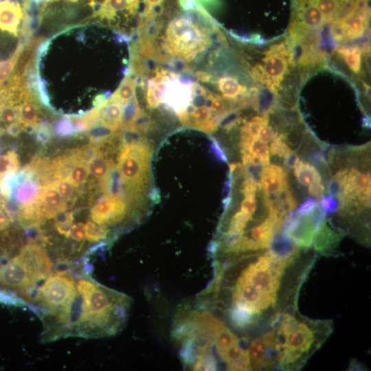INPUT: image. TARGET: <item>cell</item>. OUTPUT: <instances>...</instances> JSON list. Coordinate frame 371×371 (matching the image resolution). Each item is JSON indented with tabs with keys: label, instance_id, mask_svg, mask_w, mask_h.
I'll return each instance as SVG.
<instances>
[{
	"label": "cell",
	"instance_id": "cell-1",
	"mask_svg": "<svg viewBox=\"0 0 371 371\" xmlns=\"http://www.w3.org/2000/svg\"><path fill=\"white\" fill-rule=\"evenodd\" d=\"M317 258L313 248L292 245L214 263L213 278L196 303L248 339L297 308L300 290Z\"/></svg>",
	"mask_w": 371,
	"mask_h": 371
},
{
	"label": "cell",
	"instance_id": "cell-2",
	"mask_svg": "<svg viewBox=\"0 0 371 371\" xmlns=\"http://www.w3.org/2000/svg\"><path fill=\"white\" fill-rule=\"evenodd\" d=\"M163 6L139 16L133 47L142 60L174 70L194 73L207 56L219 31L207 12L200 6L165 17Z\"/></svg>",
	"mask_w": 371,
	"mask_h": 371
},
{
	"label": "cell",
	"instance_id": "cell-3",
	"mask_svg": "<svg viewBox=\"0 0 371 371\" xmlns=\"http://www.w3.org/2000/svg\"><path fill=\"white\" fill-rule=\"evenodd\" d=\"M171 335L186 368L249 370L246 340L219 315L196 302L178 309Z\"/></svg>",
	"mask_w": 371,
	"mask_h": 371
},
{
	"label": "cell",
	"instance_id": "cell-4",
	"mask_svg": "<svg viewBox=\"0 0 371 371\" xmlns=\"http://www.w3.org/2000/svg\"><path fill=\"white\" fill-rule=\"evenodd\" d=\"M333 329V320L309 318L297 308L254 335L256 352L265 370L297 371L322 346Z\"/></svg>",
	"mask_w": 371,
	"mask_h": 371
},
{
	"label": "cell",
	"instance_id": "cell-5",
	"mask_svg": "<svg viewBox=\"0 0 371 371\" xmlns=\"http://www.w3.org/2000/svg\"><path fill=\"white\" fill-rule=\"evenodd\" d=\"M80 296L76 334L87 337L116 335L126 321L132 304L127 295L99 284L91 278H81L76 283Z\"/></svg>",
	"mask_w": 371,
	"mask_h": 371
},
{
	"label": "cell",
	"instance_id": "cell-6",
	"mask_svg": "<svg viewBox=\"0 0 371 371\" xmlns=\"http://www.w3.org/2000/svg\"><path fill=\"white\" fill-rule=\"evenodd\" d=\"M52 267V262L45 250L29 243L19 255L0 267V286L24 291L45 278Z\"/></svg>",
	"mask_w": 371,
	"mask_h": 371
},
{
	"label": "cell",
	"instance_id": "cell-7",
	"mask_svg": "<svg viewBox=\"0 0 371 371\" xmlns=\"http://www.w3.org/2000/svg\"><path fill=\"white\" fill-rule=\"evenodd\" d=\"M152 148L148 140L131 146H122L117 166L124 188L123 198L130 207L140 203L150 181Z\"/></svg>",
	"mask_w": 371,
	"mask_h": 371
},
{
	"label": "cell",
	"instance_id": "cell-8",
	"mask_svg": "<svg viewBox=\"0 0 371 371\" xmlns=\"http://www.w3.org/2000/svg\"><path fill=\"white\" fill-rule=\"evenodd\" d=\"M76 295L73 276L65 271L52 274L38 289L36 300L56 315L58 322L67 324L69 309Z\"/></svg>",
	"mask_w": 371,
	"mask_h": 371
},
{
	"label": "cell",
	"instance_id": "cell-9",
	"mask_svg": "<svg viewBox=\"0 0 371 371\" xmlns=\"http://www.w3.org/2000/svg\"><path fill=\"white\" fill-rule=\"evenodd\" d=\"M139 8L140 0H103L92 19L97 18L115 32L131 38L135 30L130 23L137 18Z\"/></svg>",
	"mask_w": 371,
	"mask_h": 371
},
{
	"label": "cell",
	"instance_id": "cell-10",
	"mask_svg": "<svg viewBox=\"0 0 371 371\" xmlns=\"http://www.w3.org/2000/svg\"><path fill=\"white\" fill-rule=\"evenodd\" d=\"M326 214L319 203L309 212L291 214L283 227V232L299 247L312 248L313 238Z\"/></svg>",
	"mask_w": 371,
	"mask_h": 371
},
{
	"label": "cell",
	"instance_id": "cell-11",
	"mask_svg": "<svg viewBox=\"0 0 371 371\" xmlns=\"http://www.w3.org/2000/svg\"><path fill=\"white\" fill-rule=\"evenodd\" d=\"M91 220L110 227L117 226L126 218L133 223L139 220L134 215L124 198L119 196L105 195L91 208Z\"/></svg>",
	"mask_w": 371,
	"mask_h": 371
},
{
	"label": "cell",
	"instance_id": "cell-12",
	"mask_svg": "<svg viewBox=\"0 0 371 371\" xmlns=\"http://www.w3.org/2000/svg\"><path fill=\"white\" fill-rule=\"evenodd\" d=\"M263 61L264 71L271 83L270 90L277 93L288 71V65L293 64L292 54L284 43L277 44L265 53Z\"/></svg>",
	"mask_w": 371,
	"mask_h": 371
},
{
	"label": "cell",
	"instance_id": "cell-13",
	"mask_svg": "<svg viewBox=\"0 0 371 371\" xmlns=\"http://www.w3.org/2000/svg\"><path fill=\"white\" fill-rule=\"evenodd\" d=\"M324 220L313 238L312 248L317 253L326 256L333 255L337 250L344 233L331 227Z\"/></svg>",
	"mask_w": 371,
	"mask_h": 371
},
{
	"label": "cell",
	"instance_id": "cell-14",
	"mask_svg": "<svg viewBox=\"0 0 371 371\" xmlns=\"http://www.w3.org/2000/svg\"><path fill=\"white\" fill-rule=\"evenodd\" d=\"M260 186L269 196L278 193L281 190L289 186L286 169L277 164H269L262 168Z\"/></svg>",
	"mask_w": 371,
	"mask_h": 371
},
{
	"label": "cell",
	"instance_id": "cell-15",
	"mask_svg": "<svg viewBox=\"0 0 371 371\" xmlns=\"http://www.w3.org/2000/svg\"><path fill=\"white\" fill-rule=\"evenodd\" d=\"M37 203L45 219H50L60 211L67 210V203L53 184L41 186Z\"/></svg>",
	"mask_w": 371,
	"mask_h": 371
},
{
	"label": "cell",
	"instance_id": "cell-16",
	"mask_svg": "<svg viewBox=\"0 0 371 371\" xmlns=\"http://www.w3.org/2000/svg\"><path fill=\"white\" fill-rule=\"evenodd\" d=\"M18 111L17 122L22 126L24 131L34 134L41 121L40 109L30 89L26 91L23 99L18 104Z\"/></svg>",
	"mask_w": 371,
	"mask_h": 371
},
{
	"label": "cell",
	"instance_id": "cell-17",
	"mask_svg": "<svg viewBox=\"0 0 371 371\" xmlns=\"http://www.w3.org/2000/svg\"><path fill=\"white\" fill-rule=\"evenodd\" d=\"M124 105L111 95L102 104L94 107L97 113L98 124H104L120 131Z\"/></svg>",
	"mask_w": 371,
	"mask_h": 371
},
{
	"label": "cell",
	"instance_id": "cell-18",
	"mask_svg": "<svg viewBox=\"0 0 371 371\" xmlns=\"http://www.w3.org/2000/svg\"><path fill=\"white\" fill-rule=\"evenodd\" d=\"M41 185L36 179L25 180L21 183L13 184L12 195L7 201L19 207L28 205L36 202L40 195Z\"/></svg>",
	"mask_w": 371,
	"mask_h": 371
},
{
	"label": "cell",
	"instance_id": "cell-19",
	"mask_svg": "<svg viewBox=\"0 0 371 371\" xmlns=\"http://www.w3.org/2000/svg\"><path fill=\"white\" fill-rule=\"evenodd\" d=\"M293 169L297 181L304 186H308L315 180H322V177L317 168L312 164L304 161L301 159Z\"/></svg>",
	"mask_w": 371,
	"mask_h": 371
},
{
	"label": "cell",
	"instance_id": "cell-20",
	"mask_svg": "<svg viewBox=\"0 0 371 371\" xmlns=\"http://www.w3.org/2000/svg\"><path fill=\"white\" fill-rule=\"evenodd\" d=\"M114 164L115 162L112 158L100 155L91 159L87 165L89 172L93 177L101 181L107 176L111 168Z\"/></svg>",
	"mask_w": 371,
	"mask_h": 371
},
{
	"label": "cell",
	"instance_id": "cell-21",
	"mask_svg": "<svg viewBox=\"0 0 371 371\" xmlns=\"http://www.w3.org/2000/svg\"><path fill=\"white\" fill-rule=\"evenodd\" d=\"M86 238L88 241L92 243L102 242L107 244L106 240L109 238L111 229L104 225L98 224L91 220H88L85 224Z\"/></svg>",
	"mask_w": 371,
	"mask_h": 371
},
{
	"label": "cell",
	"instance_id": "cell-22",
	"mask_svg": "<svg viewBox=\"0 0 371 371\" xmlns=\"http://www.w3.org/2000/svg\"><path fill=\"white\" fill-rule=\"evenodd\" d=\"M19 169L18 155L14 150L0 155V183L5 177L16 173Z\"/></svg>",
	"mask_w": 371,
	"mask_h": 371
},
{
	"label": "cell",
	"instance_id": "cell-23",
	"mask_svg": "<svg viewBox=\"0 0 371 371\" xmlns=\"http://www.w3.org/2000/svg\"><path fill=\"white\" fill-rule=\"evenodd\" d=\"M344 23L347 39H355L361 37L366 30L367 21L363 16H350Z\"/></svg>",
	"mask_w": 371,
	"mask_h": 371
},
{
	"label": "cell",
	"instance_id": "cell-24",
	"mask_svg": "<svg viewBox=\"0 0 371 371\" xmlns=\"http://www.w3.org/2000/svg\"><path fill=\"white\" fill-rule=\"evenodd\" d=\"M337 52L353 72L356 74L359 72L361 65V50L359 47H342L337 49Z\"/></svg>",
	"mask_w": 371,
	"mask_h": 371
},
{
	"label": "cell",
	"instance_id": "cell-25",
	"mask_svg": "<svg viewBox=\"0 0 371 371\" xmlns=\"http://www.w3.org/2000/svg\"><path fill=\"white\" fill-rule=\"evenodd\" d=\"M143 110L139 104L137 95L126 103L123 106L122 129L129 128Z\"/></svg>",
	"mask_w": 371,
	"mask_h": 371
},
{
	"label": "cell",
	"instance_id": "cell-26",
	"mask_svg": "<svg viewBox=\"0 0 371 371\" xmlns=\"http://www.w3.org/2000/svg\"><path fill=\"white\" fill-rule=\"evenodd\" d=\"M45 2L49 3H58L67 13L74 14L77 11V8H85L93 12H95V0H47Z\"/></svg>",
	"mask_w": 371,
	"mask_h": 371
},
{
	"label": "cell",
	"instance_id": "cell-27",
	"mask_svg": "<svg viewBox=\"0 0 371 371\" xmlns=\"http://www.w3.org/2000/svg\"><path fill=\"white\" fill-rule=\"evenodd\" d=\"M119 131L108 126L98 124L91 127L87 133L90 144L98 145L110 138Z\"/></svg>",
	"mask_w": 371,
	"mask_h": 371
},
{
	"label": "cell",
	"instance_id": "cell-28",
	"mask_svg": "<svg viewBox=\"0 0 371 371\" xmlns=\"http://www.w3.org/2000/svg\"><path fill=\"white\" fill-rule=\"evenodd\" d=\"M23 48V41L19 42L13 54L9 58L0 63V88L8 77L11 76Z\"/></svg>",
	"mask_w": 371,
	"mask_h": 371
},
{
	"label": "cell",
	"instance_id": "cell-29",
	"mask_svg": "<svg viewBox=\"0 0 371 371\" xmlns=\"http://www.w3.org/2000/svg\"><path fill=\"white\" fill-rule=\"evenodd\" d=\"M301 19L303 24L309 28H318L324 21V16L315 5L306 8L301 14Z\"/></svg>",
	"mask_w": 371,
	"mask_h": 371
},
{
	"label": "cell",
	"instance_id": "cell-30",
	"mask_svg": "<svg viewBox=\"0 0 371 371\" xmlns=\"http://www.w3.org/2000/svg\"><path fill=\"white\" fill-rule=\"evenodd\" d=\"M89 174L87 165L78 162L72 168L69 175V179L77 188H80L87 181Z\"/></svg>",
	"mask_w": 371,
	"mask_h": 371
},
{
	"label": "cell",
	"instance_id": "cell-31",
	"mask_svg": "<svg viewBox=\"0 0 371 371\" xmlns=\"http://www.w3.org/2000/svg\"><path fill=\"white\" fill-rule=\"evenodd\" d=\"M247 150L254 156L261 159L267 166L270 164V155L267 143L258 137L253 139Z\"/></svg>",
	"mask_w": 371,
	"mask_h": 371
},
{
	"label": "cell",
	"instance_id": "cell-32",
	"mask_svg": "<svg viewBox=\"0 0 371 371\" xmlns=\"http://www.w3.org/2000/svg\"><path fill=\"white\" fill-rule=\"evenodd\" d=\"M61 196L67 201H74V193L76 188L75 185L69 178L60 179L55 181L53 183Z\"/></svg>",
	"mask_w": 371,
	"mask_h": 371
},
{
	"label": "cell",
	"instance_id": "cell-33",
	"mask_svg": "<svg viewBox=\"0 0 371 371\" xmlns=\"http://www.w3.org/2000/svg\"><path fill=\"white\" fill-rule=\"evenodd\" d=\"M270 156H276L280 159H284L291 151L283 139L282 133H278L277 137L271 142L269 147Z\"/></svg>",
	"mask_w": 371,
	"mask_h": 371
},
{
	"label": "cell",
	"instance_id": "cell-34",
	"mask_svg": "<svg viewBox=\"0 0 371 371\" xmlns=\"http://www.w3.org/2000/svg\"><path fill=\"white\" fill-rule=\"evenodd\" d=\"M54 133L57 137L62 138L76 136L72 119L69 117L60 119L56 124Z\"/></svg>",
	"mask_w": 371,
	"mask_h": 371
},
{
	"label": "cell",
	"instance_id": "cell-35",
	"mask_svg": "<svg viewBox=\"0 0 371 371\" xmlns=\"http://www.w3.org/2000/svg\"><path fill=\"white\" fill-rule=\"evenodd\" d=\"M283 139L289 146L293 151H296L297 148L301 145L302 142L303 133L298 127H293L286 132L282 133Z\"/></svg>",
	"mask_w": 371,
	"mask_h": 371
},
{
	"label": "cell",
	"instance_id": "cell-36",
	"mask_svg": "<svg viewBox=\"0 0 371 371\" xmlns=\"http://www.w3.org/2000/svg\"><path fill=\"white\" fill-rule=\"evenodd\" d=\"M338 4L337 0H315L316 7L328 20L335 19Z\"/></svg>",
	"mask_w": 371,
	"mask_h": 371
},
{
	"label": "cell",
	"instance_id": "cell-37",
	"mask_svg": "<svg viewBox=\"0 0 371 371\" xmlns=\"http://www.w3.org/2000/svg\"><path fill=\"white\" fill-rule=\"evenodd\" d=\"M240 186V192L245 197H255L260 185L249 176H245Z\"/></svg>",
	"mask_w": 371,
	"mask_h": 371
},
{
	"label": "cell",
	"instance_id": "cell-38",
	"mask_svg": "<svg viewBox=\"0 0 371 371\" xmlns=\"http://www.w3.org/2000/svg\"><path fill=\"white\" fill-rule=\"evenodd\" d=\"M320 207L326 214L335 213L339 209L340 201L336 197L326 196L322 198Z\"/></svg>",
	"mask_w": 371,
	"mask_h": 371
},
{
	"label": "cell",
	"instance_id": "cell-39",
	"mask_svg": "<svg viewBox=\"0 0 371 371\" xmlns=\"http://www.w3.org/2000/svg\"><path fill=\"white\" fill-rule=\"evenodd\" d=\"M330 34L333 38L338 42L347 40L346 29L342 21H336L331 26Z\"/></svg>",
	"mask_w": 371,
	"mask_h": 371
},
{
	"label": "cell",
	"instance_id": "cell-40",
	"mask_svg": "<svg viewBox=\"0 0 371 371\" xmlns=\"http://www.w3.org/2000/svg\"><path fill=\"white\" fill-rule=\"evenodd\" d=\"M166 0H142L143 10L139 16H144L149 14L152 12L163 6Z\"/></svg>",
	"mask_w": 371,
	"mask_h": 371
},
{
	"label": "cell",
	"instance_id": "cell-41",
	"mask_svg": "<svg viewBox=\"0 0 371 371\" xmlns=\"http://www.w3.org/2000/svg\"><path fill=\"white\" fill-rule=\"evenodd\" d=\"M308 186V192L311 196L319 199L324 196L325 187L322 180H315Z\"/></svg>",
	"mask_w": 371,
	"mask_h": 371
},
{
	"label": "cell",
	"instance_id": "cell-42",
	"mask_svg": "<svg viewBox=\"0 0 371 371\" xmlns=\"http://www.w3.org/2000/svg\"><path fill=\"white\" fill-rule=\"evenodd\" d=\"M278 134V131L273 127L267 124L261 128L258 137L266 143H271Z\"/></svg>",
	"mask_w": 371,
	"mask_h": 371
},
{
	"label": "cell",
	"instance_id": "cell-43",
	"mask_svg": "<svg viewBox=\"0 0 371 371\" xmlns=\"http://www.w3.org/2000/svg\"><path fill=\"white\" fill-rule=\"evenodd\" d=\"M70 236L77 242L83 241L86 238L85 224L82 222L72 224Z\"/></svg>",
	"mask_w": 371,
	"mask_h": 371
},
{
	"label": "cell",
	"instance_id": "cell-44",
	"mask_svg": "<svg viewBox=\"0 0 371 371\" xmlns=\"http://www.w3.org/2000/svg\"><path fill=\"white\" fill-rule=\"evenodd\" d=\"M257 210V203L255 197H245L240 203V210L254 215Z\"/></svg>",
	"mask_w": 371,
	"mask_h": 371
},
{
	"label": "cell",
	"instance_id": "cell-45",
	"mask_svg": "<svg viewBox=\"0 0 371 371\" xmlns=\"http://www.w3.org/2000/svg\"><path fill=\"white\" fill-rule=\"evenodd\" d=\"M245 175V168L240 162L231 163L229 164V180L233 181L241 176Z\"/></svg>",
	"mask_w": 371,
	"mask_h": 371
},
{
	"label": "cell",
	"instance_id": "cell-46",
	"mask_svg": "<svg viewBox=\"0 0 371 371\" xmlns=\"http://www.w3.org/2000/svg\"><path fill=\"white\" fill-rule=\"evenodd\" d=\"M318 203L317 201L313 197L306 199L300 206L296 210V214H305L311 211Z\"/></svg>",
	"mask_w": 371,
	"mask_h": 371
},
{
	"label": "cell",
	"instance_id": "cell-47",
	"mask_svg": "<svg viewBox=\"0 0 371 371\" xmlns=\"http://www.w3.org/2000/svg\"><path fill=\"white\" fill-rule=\"evenodd\" d=\"M71 225L72 222H54L56 231L66 238L70 236Z\"/></svg>",
	"mask_w": 371,
	"mask_h": 371
},
{
	"label": "cell",
	"instance_id": "cell-48",
	"mask_svg": "<svg viewBox=\"0 0 371 371\" xmlns=\"http://www.w3.org/2000/svg\"><path fill=\"white\" fill-rule=\"evenodd\" d=\"M211 149L214 153V155L221 161L227 162V157L216 141L214 138L212 139L211 142Z\"/></svg>",
	"mask_w": 371,
	"mask_h": 371
},
{
	"label": "cell",
	"instance_id": "cell-49",
	"mask_svg": "<svg viewBox=\"0 0 371 371\" xmlns=\"http://www.w3.org/2000/svg\"><path fill=\"white\" fill-rule=\"evenodd\" d=\"M299 160L300 157L297 153L291 150L284 159L283 164L287 169H293Z\"/></svg>",
	"mask_w": 371,
	"mask_h": 371
},
{
	"label": "cell",
	"instance_id": "cell-50",
	"mask_svg": "<svg viewBox=\"0 0 371 371\" xmlns=\"http://www.w3.org/2000/svg\"><path fill=\"white\" fill-rule=\"evenodd\" d=\"M22 131L23 127L18 122L11 123L5 127V132L11 137L19 136Z\"/></svg>",
	"mask_w": 371,
	"mask_h": 371
},
{
	"label": "cell",
	"instance_id": "cell-51",
	"mask_svg": "<svg viewBox=\"0 0 371 371\" xmlns=\"http://www.w3.org/2000/svg\"><path fill=\"white\" fill-rule=\"evenodd\" d=\"M1 147H0V153H1Z\"/></svg>",
	"mask_w": 371,
	"mask_h": 371
},
{
	"label": "cell",
	"instance_id": "cell-52",
	"mask_svg": "<svg viewBox=\"0 0 371 371\" xmlns=\"http://www.w3.org/2000/svg\"><path fill=\"white\" fill-rule=\"evenodd\" d=\"M0 197H1V196H0Z\"/></svg>",
	"mask_w": 371,
	"mask_h": 371
}]
</instances>
